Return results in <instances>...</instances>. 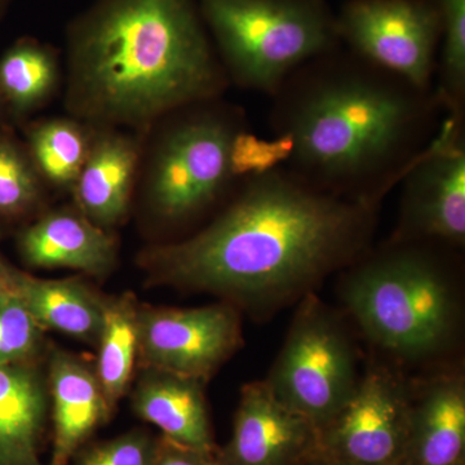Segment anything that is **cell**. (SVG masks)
Here are the masks:
<instances>
[{
    "instance_id": "1",
    "label": "cell",
    "mask_w": 465,
    "mask_h": 465,
    "mask_svg": "<svg viewBox=\"0 0 465 465\" xmlns=\"http://www.w3.org/2000/svg\"><path fill=\"white\" fill-rule=\"evenodd\" d=\"M378 211L326 194L275 166L185 240L142 256L158 282L210 291L264 314L313 292L371 249Z\"/></svg>"
},
{
    "instance_id": "2",
    "label": "cell",
    "mask_w": 465,
    "mask_h": 465,
    "mask_svg": "<svg viewBox=\"0 0 465 465\" xmlns=\"http://www.w3.org/2000/svg\"><path fill=\"white\" fill-rule=\"evenodd\" d=\"M272 99L282 166L316 191L376 211L446 116L436 90L344 45L299 67Z\"/></svg>"
},
{
    "instance_id": "3",
    "label": "cell",
    "mask_w": 465,
    "mask_h": 465,
    "mask_svg": "<svg viewBox=\"0 0 465 465\" xmlns=\"http://www.w3.org/2000/svg\"><path fill=\"white\" fill-rule=\"evenodd\" d=\"M65 108L94 128L146 130L231 82L198 0H96L66 29Z\"/></svg>"
},
{
    "instance_id": "4",
    "label": "cell",
    "mask_w": 465,
    "mask_h": 465,
    "mask_svg": "<svg viewBox=\"0 0 465 465\" xmlns=\"http://www.w3.org/2000/svg\"><path fill=\"white\" fill-rule=\"evenodd\" d=\"M455 252L390 240L342 269V304L393 366L433 362L457 345L463 309Z\"/></svg>"
},
{
    "instance_id": "5",
    "label": "cell",
    "mask_w": 465,
    "mask_h": 465,
    "mask_svg": "<svg viewBox=\"0 0 465 465\" xmlns=\"http://www.w3.org/2000/svg\"><path fill=\"white\" fill-rule=\"evenodd\" d=\"M153 146L146 197L162 222L180 225L235 191L252 174L282 166L275 140H260L243 110L222 99L168 115Z\"/></svg>"
},
{
    "instance_id": "6",
    "label": "cell",
    "mask_w": 465,
    "mask_h": 465,
    "mask_svg": "<svg viewBox=\"0 0 465 465\" xmlns=\"http://www.w3.org/2000/svg\"><path fill=\"white\" fill-rule=\"evenodd\" d=\"M229 82L273 96L295 70L342 47L326 0H198Z\"/></svg>"
},
{
    "instance_id": "7",
    "label": "cell",
    "mask_w": 465,
    "mask_h": 465,
    "mask_svg": "<svg viewBox=\"0 0 465 465\" xmlns=\"http://www.w3.org/2000/svg\"><path fill=\"white\" fill-rule=\"evenodd\" d=\"M360 378L347 324L316 293H307L264 381L269 390L320 430L348 402Z\"/></svg>"
},
{
    "instance_id": "8",
    "label": "cell",
    "mask_w": 465,
    "mask_h": 465,
    "mask_svg": "<svg viewBox=\"0 0 465 465\" xmlns=\"http://www.w3.org/2000/svg\"><path fill=\"white\" fill-rule=\"evenodd\" d=\"M336 27L347 50L420 90H434L442 30L430 0H348Z\"/></svg>"
},
{
    "instance_id": "9",
    "label": "cell",
    "mask_w": 465,
    "mask_h": 465,
    "mask_svg": "<svg viewBox=\"0 0 465 465\" xmlns=\"http://www.w3.org/2000/svg\"><path fill=\"white\" fill-rule=\"evenodd\" d=\"M411 393L412 381L400 367L372 363L341 411L318 430L316 454L356 465H400Z\"/></svg>"
},
{
    "instance_id": "10",
    "label": "cell",
    "mask_w": 465,
    "mask_h": 465,
    "mask_svg": "<svg viewBox=\"0 0 465 465\" xmlns=\"http://www.w3.org/2000/svg\"><path fill=\"white\" fill-rule=\"evenodd\" d=\"M402 183L391 240L427 242L459 251L465 244V119L446 115Z\"/></svg>"
},
{
    "instance_id": "11",
    "label": "cell",
    "mask_w": 465,
    "mask_h": 465,
    "mask_svg": "<svg viewBox=\"0 0 465 465\" xmlns=\"http://www.w3.org/2000/svg\"><path fill=\"white\" fill-rule=\"evenodd\" d=\"M137 356L146 370L206 382L241 348L240 313L232 304L139 309Z\"/></svg>"
},
{
    "instance_id": "12",
    "label": "cell",
    "mask_w": 465,
    "mask_h": 465,
    "mask_svg": "<svg viewBox=\"0 0 465 465\" xmlns=\"http://www.w3.org/2000/svg\"><path fill=\"white\" fill-rule=\"evenodd\" d=\"M318 430L275 399L264 381L244 385L234 427L216 457L224 465H304L317 452Z\"/></svg>"
},
{
    "instance_id": "13",
    "label": "cell",
    "mask_w": 465,
    "mask_h": 465,
    "mask_svg": "<svg viewBox=\"0 0 465 465\" xmlns=\"http://www.w3.org/2000/svg\"><path fill=\"white\" fill-rule=\"evenodd\" d=\"M464 464V375L446 371L412 381L409 439L400 465Z\"/></svg>"
},
{
    "instance_id": "14",
    "label": "cell",
    "mask_w": 465,
    "mask_h": 465,
    "mask_svg": "<svg viewBox=\"0 0 465 465\" xmlns=\"http://www.w3.org/2000/svg\"><path fill=\"white\" fill-rule=\"evenodd\" d=\"M142 150L116 128H94L90 150L72 192L76 207L100 228H112L127 215Z\"/></svg>"
},
{
    "instance_id": "15",
    "label": "cell",
    "mask_w": 465,
    "mask_h": 465,
    "mask_svg": "<svg viewBox=\"0 0 465 465\" xmlns=\"http://www.w3.org/2000/svg\"><path fill=\"white\" fill-rule=\"evenodd\" d=\"M26 264L38 268H70L105 275L115 264L116 240L79 211L47 213L26 226L17 238Z\"/></svg>"
},
{
    "instance_id": "16",
    "label": "cell",
    "mask_w": 465,
    "mask_h": 465,
    "mask_svg": "<svg viewBox=\"0 0 465 465\" xmlns=\"http://www.w3.org/2000/svg\"><path fill=\"white\" fill-rule=\"evenodd\" d=\"M204 381L148 370L134 396V414L154 424L162 436L185 448L216 455L203 391Z\"/></svg>"
},
{
    "instance_id": "17",
    "label": "cell",
    "mask_w": 465,
    "mask_h": 465,
    "mask_svg": "<svg viewBox=\"0 0 465 465\" xmlns=\"http://www.w3.org/2000/svg\"><path fill=\"white\" fill-rule=\"evenodd\" d=\"M54 402V446L48 465H69L84 443L112 415L96 375L65 351L50 363Z\"/></svg>"
},
{
    "instance_id": "18",
    "label": "cell",
    "mask_w": 465,
    "mask_h": 465,
    "mask_svg": "<svg viewBox=\"0 0 465 465\" xmlns=\"http://www.w3.org/2000/svg\"><path fill=\"white\" fill-rule=\"evenodd\" d=\"M48 397L33 363L0 365V465H45Z\"/></svg>"
},
{
    "instance_id": "19",
    "label": "cell",
    "mask_w": 465,
    "mask_h": 465,
    "mask_svg": "<svg viewBox=\"0 0 465 465\" xmlns=\"http://www.w3.org/2000/svg\"><path fill=\"white\" fill-rule=\"evenodd\" d=\"M9 289L42 329L99 341L105 300L76 280H42L11 266Z\"/></svg>"
},
{
    "instance_id": "20",
    "label": "cell",
    "mask_w": 465,
    "mask_h": 465,
    "mask_svg": "<svg viewBox=\"0 0 465 465\" xmlns=\"http://www.w3.org/2000/svg\"><path fill=\"white\" fill-rule=\"evenodd\" d=\"M60 84L56 51L23 36L0 56V99L8 121L21 122L50 101Z\"/></svg>"
},
{
    "instance_id": "21",
    "label": "cell",
    "mask_w": 465,
    "mask_h": 465,
    "mask_svg": "<svg viewBox=\"0 0 465 465\" xmlns=\"http://www.w3.org/2000/svg\"><path fill=\"white\" fill-rule=\"evenodd\" d=\"M139 308L130 293L105 300L96 378L110 412L124 397L134 374L139 341Z\"/></svg>"
},
{
    "instance_id": "22",
    "label": "cell",
    "mask_w": 465,
    "mask_h": 465,
    "mask_svg": "<svg viewBox=\"0 0 465 465\" xmlns=\"http://www.w3.org/2000/svg\"><path fill=\"white\" fill-rule=\"evenodd\" d=\"M94 127L72 118L34 122L26 128V149L43 182L72 191L88 150Z\"/></svg>"
},
{
    "instance_id": "23",
    "label": "cell",
    "mask_w": 465,
    "mask_h": 465,
    "mask_svg": "<svg viewBox=\"0 0 465 465\" xmlns=\"http://www.w3.org/2000/svg\"><path fill=\"white\" fill-rule=\"evenodd\" d=\"M440 20L434 90L446 115L465 119V0H430Z\"/></svg>"
},
{
    "instance_id": "24",
    "label": "cell",
    "mask_w": 465,
    "mask_h": 465,
    "mask_svg": "<svg viewBox=\"0 0 465 465\" xmlns=\"http://www.w3.org/2000/svg\"><path fill=\"white\" fill-rule=\"evenodd\" d=\"M43 179L26 146L7 124L0 127V220L17 222L38 208Z\"/></svg>"
},
{
    "instance_id": "25",
    "label": "cell",
    "mask_w": 465,
    "mask_h": 465,
    "mask_svg": "<svg viewBox=\"0 0 465 465\" xmlns=\"http://www.w3.org/2000/svg\"><path fill=\"white\" fill-rule=\"evenodd\" d=\"M43 329L11 289L0 290V365L33 363Z\"/></svg>"
},
{
    "instance_id": "26",
    "label": "cell",
    "mask_w": 465,
    "mask_h": 465,
    "mask_svg": "<svg viewBox=\"0 0 465 465\" xmlns=\"http://www.w3.org/2000/svg\"><path fill=\"white\" fill-rule=\"evenodd\" d=\"M159 437L131 430L115 439L94 443L76 454L75 465H153Z\"/></svg>"
},
{
    "instance_id": "27",
    "label": "cell",
    "mask_w": 465,
    "mask_h": 465,
    "mask_svg": "<svg viewBox=\"0 0 465 465\" xmlns=\"http://www.w3.org/2000/svg\"><path fill=\"white\" fill-rule=\"evenodd\" d=\"M153 465H224L216 455L206 454L177 445L166 437H159L157 454Z\"/></svg>"
},
{
    "instance_id": "28",
    "label": "cell",
    "mask_w": 465,
    "mask_h": 465,
    "mask_svg": "<svg viewBox=\"0 0 465 465\" xmlns=\"http://www.w3.org/2000/svg\"><path fill=\"white\" fill-rule=\"evenodd\" d=\"M0 240H2V231H0ZM9 271H11V265L5 262L0 252V290L9 287Z\"/></svg>"
},
{
    "instance_id": "29",
    "label": "cell",
    "mask_w": 465,
    "mask_h": 465,
    "mask_svg": "<svg viewBox=\"0 0 465 465\" xmlns=\"http://www.w3.org/2000/svg\"><path fill=\"white\" fill-rule=\"evenodd\" d=\"M304 465H356L348 463V461L338 460V459L323 457V455L316 454L309 459Z\"/></svg>"
},
{
    "instance_id": "30",
    "label": "cell",
    "mask_w": 465,
    "mask_h": 465,
    "mask_svg": "<svg viewBox=\"0 0 465 465\" xmlns=\"http://www.w3.org/2000/svg\"><path fill=\"white\" fill-rule=\"evenodd\" d=\"M12 3H14V0H0V21L7 15Z\"/></svg>"
},
{
    "instance_id": "31",
    "label": "cell",
    "mask_w": 465,
    "mask_h": 465,
    "mask_svg": "<svg viewBox=\"0 0 465 465\" xmlns=\"http://www.w3.org/2000/svg\"><path fill=\"white\" fill-rule=\"evenodd\" d=\"M7 114H5V105H3V101L0 99V127L2 125H5L7 124Z\"/></svg>"
},
{
    "instance_id": "32",
    "label": "cell",
    "mask_w": 465,
    "mask_h": 465,
    "mask_svg": "<svg viewBox=\"0 0 465 465\" xmlns=\"http://www.w3.org/2000/svg\"><path fill=\"white\" fill-rule=\"evenodd\" d=\"M465 465V464H464Z\"/></svg>"
}]
</instances>
